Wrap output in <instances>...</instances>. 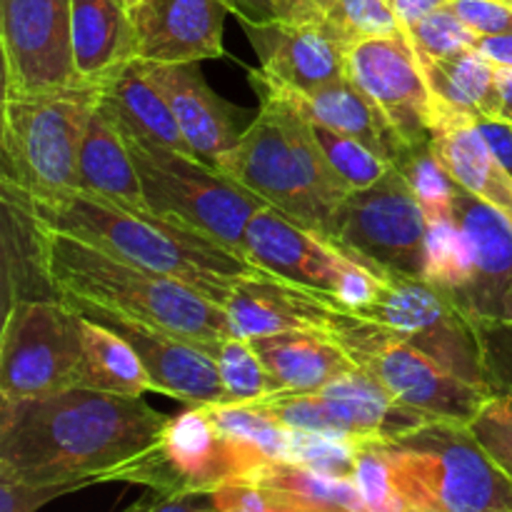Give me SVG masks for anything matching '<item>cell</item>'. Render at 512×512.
Masks as SVG:
<instances>
[{"label":"cell","mask_w":512,"mask_h":512,"mask_svg":"<svg viewBox=\"0 0 512 512\" xmlns=\"http://www.w3.org/2000/svg\"><path fill=\"white\" fill-rule=\"evenodd\" d=\"M168 420L143 395L90 388L0 398V475L30 485L113 483L158 445Z\"/></svg>","instance_id":"cell-1"},{"label":"cell","mask_w":512,"mask_h":512,"mask_svg":"<svg viewBox=\"0 0 512 512\" xmlns=\"http://www.w3.org/2000/svg\"><path fill=\"white\" fill-rule=\"evenodd\" d=\"M18 193L43 228L83 240L138 268L180 280L218 305H225L240 278L268 275L225 245L150 210L120 208L80 190L48 195Z\"/></svg>","instance_id":"cell-2"},{"label":"cell","mask_w":512,"mask_h":512,"mask_svg":"<svg viewBox=\"0 0 512 512\" xmlns=\"http://www.w3.org/2000/svg\"><path fill=\"white\" fill-rule=\"evenodd\" d=\"M43 260L63 300H83L135 323L165 330L215 358L233 335L223 305L190 285L103 253L70 235L43 228Z\"/></svg>","instance_id":"cell-3"},{"label":"cell","mask_w":512,"mask_h":512,"mask_svg":"<svg viewBox=\"0 0 512 512\" xmlns=\"http://www.w3.org/2000/svg\"><path fill=\"white\" fill-rule=\"evenodd\" d=\"M260 98L258 115L215 168L295 225L328 238L335 210L353 190L325 160L293 100L275 93Z\"/></svg>","instance_id":"cell-4"},{"label":"cell","mask_w":512,"mask_h":512,"mask_svg":"<svg viewBox=\"0 0 512 512\" xmlns=\"http://www.w3.org/2000/svg\"><path fill=\"white\" fill-rule=\"evenodd\" d=\"M378 448L410 512L512 510V480L465 423L428 420Z\"/></svg>","instance_id":"cell-5"},{"label":"cell","mask_w":512,"mask_h":512,"mask_svg":"<svg viewBox=\"0 0 512 512\" xmlns=\"http://www.w3.org/2000/svg\"><path fill=\"white\" fill-rule=\"evenodd\" d=\"M100 83L13 93L3 90L0 183L28 195L80 188L78 158Z\"/></svg>","instance_id":"cell-6"},{"label":"cell","mask_w":512,"mask_h":512,"mask_svg":"<svg viewBox=\"0 0 512 512\" xmlns=\"http://www.w3.org/2000/svg\"><path fill=\"white\" fill-rule=\"evenodd\" d=\"M118 128L133 155L150 213L195 230L245 258L248 223L265 200L195 155L150 143L120 123Z\"/></svg>","instance_id":"cell-7"},{"label":"cell","mask_w":512,"mask_h":512,"mask_svg":"<svg viewBox=\"0 0 512 512\" xmlns=\"http://www.w3.org/2000/svg\"><path fill=\"white\" fill-rule=\"evenodd\" d=\"M85 318L63 298L20 300L3 313L0 398L83 388Z\"/></svg>","instance_id":"cell-8"},{"label":"cell","mask_w":512,"mask_h":512,"mask_svg":"<svg viewBox=\"0 0 512 512\" xmlns=\"http://www.w3.org/2000/svg\"><path fill=\"white\" fill-rule=\"evenodd\" d=\"M328 240L383 278L425 280L428 218L398 168L340 203Z\"/></svg>","instance_id":"cell-9"},{"label":"cell","mask_w":512,"mask_h":512,"mask_svg":"<svg viewBox=\"0 0 512 512\" xmlns=\"http://www.w3.org/2000/svg\"><path fill=\"white\" fill-rule=\"evenodd\" d=\"M335 340L395 400L433 420L468 425L490 398V390L458 378L428 353L358 313L350 315Z\"/></svg>","instance_id":"cell-10"},{"label":"cell","mask_w":512,"mask_h":512,"mask_svg":"<svg viewBox=\"0 0 512 512\" xmlns=\"http://www.w3.org/2000/svg\"><path fill=\"white\" fill-rule=\"evenodd\" d=\"M245 258L263 273L333 295L353 313L378 300L388 278L358 263L323 235L305 230L270 205L250 218Z\"/></svg>","instance_id":"cell-11"},{"label":"cell","mask_w":512,"mask_h":512,"mask_svg":"<svg viewBox=\"0 0 512 512\" xmlns=\"http://www.w3.org/2000/svg\"><path fill=\"white\" fill-rule=\"evenodd\" d=\"M235 480H243V465L205 405L170 418L158 445L113 475V483L145 485L160 498H210Z\"/></svg>","instance_id":"cell-12"},{"label":"cell","mask_w":512,"mask_h":512,"mask_svg":"<svg viewBox=\"0 0 512 512\" xmlns=\"http://www.w3.org/2000/svg\"><path fill=\"white\" fill-rule=\"evenodd\" d=\"M358 315L383 325L468 383L488 390L475 325L455 300L423 278H390Z\"/></svg>","instance_id":"cell-13"},{"label":"cell","mask_w":512,"mask_h":512,"mask_svg":"<svg viewBox=\"0 0 512 512\" xmlns=\"http://www.w3.org/2000/svg\"><path fill=\"white\" fill-rule=\"evenodd\" d=\"M3 90L68 88L80 80L73 58V0H0Z\"/></svg>","instance_id":"cell-14"},{"label":"cell","mask_w":512,"mask_h":512,"mask_svg":"<svg viewBox=\"0 0 512 512\" xmlns=\"http://www.w3.org/2000/svg\"><path fill=\"white\" fill-rule=\"evenodd\" d=\"M245 30L260 58V68L250 70L258 93L310 95L348 75L350 48L318 15L245 25Z\"/></svg>","instance_id":"cell-15"},{"label":"cell","mask_w":512,"mask_h":512,"mask_svg":"<svg viewBox=\"0 0 512 512\" xmlns=\"http://www.w3.org/2000/svg\"><path fill=\"white\" fill-rule=\"evenodd\" d=\"M348 78L373 98L408 148L430 143L433 93L408 35H385L348 50Z\"/></svg>","instance_id":"cell-16"},{"label":"cell","mask_w":512,"mask_h":512,"mask_svg":"<svg viewBox=\"0 0 512 512\" xmlns=\"http://www.w3.org/2000/svg\"><path fill=\"white\" fill-rule=\"evenodd\" d=\"M65 303L73 305L85 318L115 330L120 338L128 340L138 358L143 360L145 370L155 385V393L183 400L185 405L228 403L218 363L198 345L188 343L173 333H165V330L100 310L95 305L83 303V300H65Z\"/></svg>","instance_id":"cell-17"},{"label":"cell","mask_w":512,"mask_h":512,"mask_svg":"<svg viewBox=\"0 0 512 512\" xmlns=\"http://www.w3.org/2000/svg\"><path fill=\"white\" fill-rule=\"evenodd\" d=\"M233 335L263 338V335L323 333L338 338L353 310L345 308L333 295L280 280L275 275L240 278L225 300Z\"/></svg>","instance_id":"cell-18"},{"label":"cell","mask_w":512,"mask_h":512,"mask_svg":"<svg viewBox=\"0 0 512 512\" xmlns=\"http://www.w3.org/2000/svg\"><path fill=\"white\" fill-rule=\"evenodd\" d=\"M135 58L150 63H203L223 55L225 0H140L128 10Z\"/></svg>","instance_id":"cell-19"},{"label":"cell","mask_w":512,"mask_h":512,"mask_svg":"<svg viewBox=\"0 0 512 512\" xmlns=\"http://www.w3.org/2000/svg\"><path fill=\"white\" fill-rule=\"evenodd\" d=\"M453 218L470 243L473 275L450 298L470 320H495L512 283V218L468 190H460L455 198Z\"/></svg>","instance_id":"cell-20"},{"label":"cell","mask_w":512,"mask_h":512,"mask_svg":"<svg viewBox=\"0 0 512 512\" xmlns=\"http://www.w3.org/2000/svg\"><path fill=\"white\" fill-rule=\"evenodd\" d=\"M148 75L163 90L180 130L193 145L195 155L208 165H218L223 155L238 145L240 115L235 105L220 98L205 80L200 63H150L145 60Z\"/></svg>","instance_id":"cell-21"},{"label":"cell","mask_w":512,"mask_h":512,"mask_svg":"<svg viewBox=\"0 0 512 512\" xmlns=\"http://www.w3.org/2000/svg\"><path fill=\"white\" fill-rule=\"evenodd\" d=\"M430 148L460 188L488 200L512 218V175L493 153L478 120L433 100Z\"/></svg>","instance_id":"cell-22"},{"label":"cell","mask_w":512,"mask_h":512,"mask_svg":"<svg viewBox=\"0 0 512 512\" xmlns=\"http://www.w3.org/2000/svg\"><path fill=\"white\" fill-rule=\"evenodd\" d=\"M0 258H3V313L20 300L60 298L45 273L43 225L23 195L0 183Z\"/></svg>","instance_id":"cell-23"},{"label":"cell","mask_w":512,"mask_h":512,"mask_svg":"<svg viewBox=\"0 0 512 512\" xmlns=\"http://www.w3.org/2000/svg\"><path fill=\"white\" fill-rule=\"evenodd\" d=\"M100 100L120 125L138 133L140 138L163 145V148H173L183 155H195L163 90L148 75L143 58H130L128 63L110 70L100 80Z\"/></svg>","instance_id":"cell-24"},{"label":"cell","mask_w":512,"mask_h":512,"mask_svg":"<svg viewBox=\"0 0 512 512\" xmlns=\"http://www.w3.org/2000/svg\"><path fill=\"white\" fill-rule=\"evenodd\" d=\"M285 98L293 100L310 120L360 140L388 163L398 165L410 150L398 130L393 128V123L385 118L383 110L348 75L323 85L310 95H285Z\"/></svg>","instance_id":"cell-25"},{"label":"cell","mask_w":512,"mask_h":512,"mask_svg":"<svg viewBox=\"0 0 512 512\" xmlns=\"http://www.w3.org/2000/svg\"><path fill=\"white\" fill-rule=\"evenodd\" d=\"M80 193L128 210H148L128 143L103 100L93 108L78 158Z\"/></svg>","instance_id":"cell-26"},{"label":"cell","mask_w":512,"mask_h":512,"mask_svg":"<svg viewBox=\"0 0 512 512\" xmlns=\"http://www.w3.org/2000/svg\"><path fill=\"white\" fill-rule=\"evenodd\" d=\"M250 343L285 390L315 393L358 370V363L333 335L293 330L253 338Z\"/></svg>","instance_id":"cell-27"},{"label":"cell","mask_w":512,"mask_h":512,"mask_svg":"<svg viewBox=\"0 0 512 512\" xmlns=\"http://www.w3.org/2000/svg\"><path fill=\"white\" fill-rule=\"evenodd\" d=\"M73 58L80 80L100 83L135 58L130 13L118 0H73Z\"/></svg>","instance_id":"cell-28"},{"label":"cell","mask_w":512,"mask_h":512,"mask_svg":"<svg viewBox=\"0 0 512 512\" xmlns=\"http://www.w3.org/2000/svg\"><path fill=\"white\" fill-rule=\"evenodd\" d=\"M435 103L475 120L500 118L498 65L478 48L438 60H420Z\"/></svg>","instance_id":"cell-29"},{"label":"cell","mask_w":512,"mask_h":512,"mask_svg":"<svg viewBox=\"0 0 512 512\" xmlns=\"http://www.w3.org/2000/svg\"><path fill=\"white\" fill-rule=\"evenodd\" d=\"M205 410L220 435L233 445L243 465V480L265 465L288 460L290 430L255 403H215L205 405Z\"/></svg>","instance_id":"cell-30"},{"label":"cell","mask_w":512,"mask_h":512,"mask_svg":"<svg viewBox=\"0 0 512 512\" xmlns=\"http://www.w3.org/2000/svg\"><path fill=\"white\" fill-rule=\"evenodd\" d=\"M245 483L260 485L305 512H368L353 480L315 473L288 460L255 470Z\"/></svg>","instance_id":"cell-31"},{"label":"cell","mask_w":512,"mask_h":512,"mask_svg":"<svg viewBox=\"0 0 512 512\" xmlns=\"http://www.w3.org/2000/svg\"><path fill=\"white\" fill-rule=\"evenodd\" d=\"M85 318V315H83ZM83 388L115 395L155 393V385L133 345L115 330L85 318V378Z\"/></svg>","instance_id":"cell-32"},{"label":"cell","mask_w":512,"mask_h":512,"mask_svg":"<svg viewBox=\"0 0 512 512\" xmlns=\"http://www.w3.org/2000/svg\"><path fill=\"white\" fill-rule=\"evenodd\" d=\"M313 8L348 48L370 38L403 33L393 0H313Z\"/></svg>","instance_id":"cell-33"},{"label":"cell","mask_w":512,"mask_h":512,"mask_svg":"<svg viewBox=\"0 0 512 512\" xmlns=\"http://www.w3.org/2000/svg\"><path fill=\"white\" fill-rule=\"evenodd\" d=\"M395 168L403 173L408 180L410 190H413L415 200L423 208L428 220H453L455 213V198L463 188L455 183L453 175L448 173L438 155L433 153L430 143L410 148L405 158L400 160Z\"/></svg>","instance_id":"cell-34"},{"label":"cell","mask_w":512,"mask_h":512,"mask_svg":"<svg viewBox=\"0 0 512 512\" xmlns=\"http://www.w3.org/2000/svg\"><path fill=\"white\" fill-rule=\"evenodd\" d=\"M215 363H218L220 380L228 393V403H255L278 390H285L265 368L258 350L248 338H240V335L225 338L215 355Z\"/></svg>","instance_id":"cell-35"},{"label":"cell","mask_w":512,"mask_h":512,"mask_svg":"<svg viewBox=\"0 0 512 512\" xmlns=\"http://www.w3.org/2000/svg\"><path fill=\"white\" fill-rule=\"evenodd\" d=\"M473 253L460 225L453 220H428L425 280L443 293L455 295L470 283Z\"/></svg>","instance_id":"cell-36"},{"label":"cell","mask_w":512,"mask_h":512,"mask_svg":"<svg viewBox=\"0 0 512 512\" xmlns=\"http://www.w3.org/2000/svg\"><path fill=\"white\" fill-rule=\"evenodd\" d=\"M310 130H313V138L320 145V150H323L325 160L333 165L335 173L343 178V183L350 190L370 188V185L378 183L380 178H385L395 168L393 163H388L378 153H373L368 145L350 138V135L338 133V130H330L328 125H320L315 120H310Z\"/></svg>","instance_id":"cell-37"},{"label":"cell","mask_w":512,"mask_h":512,"mask_svg":"<svg viewBox=\"0 0 512 512\" xmlns=\"http://www.w3.org/2000/svg\"><path fill=\"white\" fill-rule=\"evenodd\" d=\"M405 35L418 53V60L450 58V55H458L463 50L478 48L480 43V35L473 28H468L450 5L433 10L418 23L408 25Z\"/></svg>","instance_id":"cell-38"},{"label":"cell","mask_w":512,"mask_h":512,"mask_svg":"<svg viewBox=\"0 0 512 512\" xmlns=\"http://www.w3.org/2000/svg\"><path fill=\"white\" fill-rule=\"evenodd\" d=\"M358 445L360 443H353V440L330 438V435L308 433V430H290L288 463L303 465V468L333 475V478L353 480Z\"/></svg>","instance_id":"cell-39"},{"label":"cell","mask_w":512,"mask_h":512,"mask_svg":"<svg viewBox=\"0 0 512 512\" xmlns=\"http://www.w3.org/2000/svg\"><path fill=\"white\" fill-rule=\"evenodd\" d=\"M468 428L488 458L512 480V393L490 395Z\"/></svg>","instance_id":"cell-40"},{"label":"cell","mask_w":512,"mask_h":512,"mask_svg":"<svg viewBox=\"0 0 512 512\" xmlns=\"http://www.w3.org/2000/svg\"><path fill=\"white\" fill-rule=\"evenodd\" d=\"M353 483L368 512H410L408 505L398 495V490H395L390 465L380 453L378 443L358 445Z\"/></svg>","instance_id":"cell-41"},{"label":"cell","mask_w":512,"mask_h":512,"mask_svg":"<svg viewBox=\"0 0 512 512\" xmlns=\"http://www.w3.org/2000/svg\"><path fill=\"white\" fill-rule=\"evenodd\" d=\"M480 345L483 380L490 395L512 393V323L508 320H473Z\"/></svg>","instance_id":"cell-42"},{"label":"cell","mask_w":512,"mask_h":512,"mask_svg":"<svg viewBox=\"0 0 512 512\" xmlns=\"http://www.w3.org/2000/svg\"><path fill=\"white\" fill-rule=\"evenodd\" d=\"M75 490H83V485H30L0 475V512H35Z\"/></svg>","instance_id":"cell-43"},{"label":"cell","mask_w":512,"mask_h":512,"mask_svg":"<svg viewBox=\"0 0 512 512\" xmlns=\"http://www.w3.org/2000/svg\"><path fill=\"white\" fill-rule=\"evenodd\" d=\"M460 20L473 28L480 38L512 33V5L503 0H450Z\"/></svg>","instance_id":"cell-44"},{"label":"cell","mask_w":512,"mask_h":512,"mask_svg":"<svg viewBox=\"0 0 512 512\" xmlns=\"http://www.w3.org/2000/svg\"><path fill=\"white\" fill-rule=\"evenodd\" d=\"M225 3L230 13L238 15L245 25H268L315 15L313 0H225Z\"/></svg>","instance_id":"cell-45"},{"label":"cell","mask_w":512,"mask_h":512,"mask_svg":"<svg viewBox=\"0 0 512 512\" xmlns=\"http://www.w3.org/2000/svg\"><path fill=\"white\" fill-rule=\"evenodd\" d=\"M478 125L483 130L485 140L490 143V148H493V153L498 155L500 163L512 175V125L503 123V120H478Z\"/></svg>","instance_id":"cell-46"},{"label":"cell","mask_w":512,"mask_h":512,"mask_svg":"<svg viewBox=\"0 0 512 512\" xmlns=\"http://www.w3.org/2000/svg\"><path fill=\"white\" fill-rule=\"evenodd\" d=\"M448 3L450 0H393V8H395V13H398L400 25H403V30H405L408 25L418 23L420 18L430 15L433 10L445 8Z\"/></svg>","instance_id":"cell-47"},{"label":"cell","mask_w":512,"mask_h":512,"mask_svg":"<svg viewBox=\"0 0 512 512\" xmlns=\"http://www.w3.org/2000/svg\"><path fill=\"white\" fill-rule=\"evenodd\" d=\"M478 50L485 55V58L493 60L498 68H512V33L480 38Z\"/></svg>","instance_id":"cell-48"},{"label":"cell","mask_w":512,"mask_h":512,"mask_svg":"<svg viewBox=\"0 0 512 512\" xmlns=\"http://www.w3.org/2000/svg\"><path fill=\"white\" fill-rule=\"evenodd\" d=\"M500 85V118L503 123L512 125V68H498Z\"/></svg>","instance_id":"cell-49"},{"label":"cell","mask_w":512,"mask_h":512,"mask_svg":"<svg viewBox=\"0 0 512 512\" xmlns=\"http://www.w3.org/2000/svg\"><path fill=\"white\" fill-rule=\"evenodd\" d=\"M203 508L195 505V498H158L150 512H200Z\"/></svg>","instance_id":"cell-50"},{"label":"cell","mask_w":512,"mask_h":512,"mask_svg":"<svg viewBox=\"0 0 512 512\" xmlns=\"http://www.w3.org/2000/svg\"><path fill=\"white\" fill-rule=\"evenodd\" d=\"M495 320H508V323H512V283L508 285V290H505L503 300H500V310Z\"/></svg>","instance_id":"cell-51"},{"label":"cell","mask_w":512,"mask_h":512,"mask_svg":"<svg viewBox=\"0 0 512 512\" xmlns=\"http://www.w3.org/2000/svg\"><path fill=\"white\" fill-rule=\"evenodd\" d=\"M158 498H160V495H155V493H153V498L138 500V503L128 505V508H125V510H120V512H150V510L155 508V503H158Z\"/></svg>","instance_id":"cell-52"},{"label":"cell","mask_w":512,"mask_h":512,"mask_svg":"<svg viewBox=\"0 0 512 512\" xmlns=\"http://www.w3.org/2000/svg\"><path fill=\"white\" fill-rule=\"evenodd\" d=\"M268 493H270V490H268ZM270 495H273V493H270ZM268 512H305V510L295 508V505L285 503V500H280L278 495H273V508H270Z\"/></svg>","instance_id":"cell-53"},{"label":"cell","mask_w":512,"mask_h":512,"mask_svg":"<svg viewBox=\"0 0 512 512\" xmlns=\"http://www.w3.org/2000/svg\"><path fill=\"white\" fill-rule=\"evenodd\" d=\"M210 512H238V510H230V508H213V505H210Z\"/></svg>","instance_id":"cell-54"},{"label":"cell","mask_w":512,"mask_h":512,"mask_svg":"<svg viewBox=\"0 0 512 512\" xmlns=\"http://www.w3.org/2000/svg\"><path fill=\"white\" fill-rule=\"evenodd\" d=\"M140 3V0H125V8H133V5H138Z\"/></svg>","instance_id":"cell-55"},{"label":"cell","mask_w":512,"mask_h":512,"mask_svg":"<svg viewBox=\"0 0 512 512\" xmlns=\"http://www.w3.org/2000/svg\"><path fill=\"white\" fill-rule=\"evenodd\" d=\"M503 3H510L512 5V0H503Z\"/></svg>","instance_id":"cell-56"},{"label":"cell","mask_w":512,"mask_h":512,"mask_svg":"<svg viewBox=\"0 0 512 512\" xmlns=\"http://www.w3.org/2000/svg\"><path fill=\"white\" fill-rule=\"evenodd\" d=\"M118 3H123V5H125V0H118Z\"/></svg>","instance_id":"cell-57"},{"label":"cell","mask_w":512,"mask_h":512,"mask_svg":"<svg viewBox=\"0 0 512 512\" xmlns=\"http://www.w3.org/2000/svg\"><path fill=\"white\" fill-rule=\"evenodd\" d=\"M510 512H512V510H510Z\"/></svg>","instance_id":"cell-58"}]
</instances>
